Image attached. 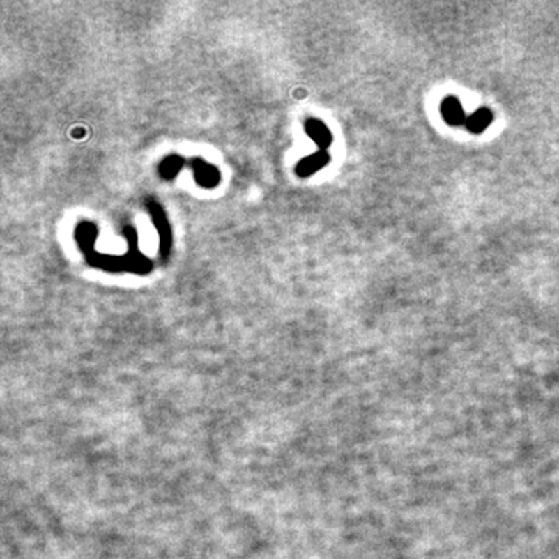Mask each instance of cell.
Returning <instances> with one entry per match:
<instances>
[{
  "mask_svg": "<svg viewBox=\"0 0 559 559\" xmlns=\"http://www.w3.org/2000/svg\"><path fill=\"white\" fill-rule=\"evenodd\" d=\"M441 115H443V120H445L447 125H451V126H461V125H465L468 120L465 111H463L461 103L455 97H446L445 100H443Z\"/></svg>",
  "mask_w": 559,
  "mask_h": 559,
  "instance_id": "1",
  "label": "cell"
},
{
  "mask_svg": "<svg viewBox=\"0 0 559 559\" xmlns=\"http://www.w3.org/2000/svg\"><path fill=\"white\" fill-rule=\"evenodd\" d=\"M491 121H493V114H491L489 109L482 107V109H477L473 115H469L465 126L469 132L480 134L485 131V129L489 128Z\"/></svg>",
  "mask_w": 559,
  "mask_h": 559,
  "instance_id": "2",
  "label": "cell"
},
{
  "mask_svg": "<svg viewBox=\"0 0 559 559\" xmlns=\"http://www.w3.org/2000/svg\"><path fill=\"white\" fill-rule=\"evenodd\" d=\"M309 132L320 146L325 148L330 145L331 135L328 131H326V128L323 125H320V123H312V126L309 128Z\"/></svg>",
  "mask_w": 559,
  "mask_h": 559,
  "instance_id": "3",
  "label": "cell"
}]
</instances>
